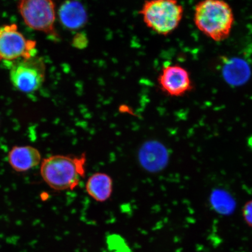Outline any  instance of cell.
<instances>
[{
	"label": "cell",
	"mask_w": 252,
	"mask_h": 252,
	"mask_svg": "<svg viewBox=\"0 0 252 252\" xmlns=\"http://www.w3.org/2000/svg\"><path fill=\"white\" fill-rule=\"evenodd\" d=\"M46 77V65L43 59L34 56L12 62L9 77L12 86L20 92H35L42 86Z\"/></svg>",
	"instance_id": "5"
},
{
	"label": "cell",
	"mask_w": 252,
	"mask_h": 252,
	"mask_svg": "<svg viewBox=\"0 0 252 252\" xmlns=\"http://www.w3.org/2000/svg\"><path fill=\"white\" fill-rule=\"evenodd\" d=\"M210 203L216 212L223 216L232 214L236 207L235 201L231 195L220 189H216L212 192Z\"/></svg>",
	"instance_id": "13"
},
{
	"label": "cell",
	"mask_w": 252,
	"mask_h": 252,
	"mask_svg": "<svg viewBox=\"0 0 252 252\" xmlns=\"http://www.w3.org/2000/svg\"><path fill=\"white\" fill-rule=\"evenodd\" d=\"M59 17L63 26L71 30L83 27L88 20L86 8L77 0H68L63 3L59 8Z\"/></svg>",
	"instance_id": "10"
},
{
	"label": "cell",
	"mask_w": 252,
	"mask_h": 252,
	"mask_svg": "<svg viewBox=\"0 0 252 252\" xmlns=\"http://www.w3.org/2000/svg\"><path fill=\"white\" fill-rule=\"evenodd\" d=\"M194 21L201 32L219 42L229 36L234 15L230 5L222 0H203L195 8Z\"/></svg>",
	"instance_id": "2"
},
{
	"label": "cell",
	"mask_w": 252,
	"mask_h": 252,
	"mask_svg": "<svg viewBox=\"0 0 252 252\" xmlns=\"http://www.w3.org/2000/svg\"><path fill=\"white\" fill-rule=\"evenodd\" d=\"M222 74L225 81L232 86H242L247 83L251 75L250 65L240 58L225 60Z\"/></svg>",
	"instance_id": "12"
},
{
	"label": "cell",
	"mask_w": 252,
	"mask_h": 252,
	"mask_svg": "<svg viewBox=\"0 0 252 252\" xmlns=\"http://www.w3.org/2000/svg\"><path fill=\"white\" fill-rule=\"evenodd\" d=\"M36 42L27 39L18 30L17 25L0 28V60L13 62L36 56Z\"/></svg>",
	"instance_id": "6"
},
{
	"label": "cell",
	"mask_w": 252,
	"mask_h": 252,
	"mask_svg": "<svg viewBox=\"0 0 252 252\" xmlns=\"http://www.w3.org/2000/svg\"><path fill=\"white\" fill-rule=\"evenodd\" d=\"M140 14L151 30L166 36L180 24L184 8L178 0H149L144 2Z\"/></svg>",
	"instance_id": "3"
},
{
	"label": "cell",
	"mask_w": 252,
	"mask_h": 252,
	"mask_svg": "<svg viewBox=\"0 0 252 252\" xmlns=\"http://www.w3.org/2000/svg\"><path fill=\"white\" fill-rule=\"evenodd\" d=\"M242 212L245 222L252 228V199L245 204Z\"/></svg>",
	"instance_id": "14"
},
{
	"label": "cell",
	"mask_w": 252,
	"mask_h": 252,
	"mask_svg": "<svg viewBox=\"0 0 252 252\" xmlns=\"http://www.w3.org/2000/svg\"><path fill=\"white\" fill-rule=\"evenodd\" d=\"M18 8L28 27L58 38L54 0H18Z\"/></svg>",
	"instance_id": "4"
},
{
	"label": "cell",
	"mask_w": 252,
	"mask_h": 252,
	"mask_svg": "<svg viewBox=\"0 0 252 252\" xmlns=\"http://www.w3.org/2000/svg\"><path fill=\"white\" fill-rule=\"evenodd\" d=\"M138 160L146 171L151 173L161 171L168 165L169 154L164 145L150 140L142 145L138 154Z\"/></svg>",
	"instance_id": "8"
},
{
	"label": "cell",
	"mask_w": 252,
	"mask_h": 252,
	"mask_svg": "<svg viewBox=\"0 0 252 252\" xmlns=\"http://www.w3.org/2000/svg\"><path fill=\"white\" fill-rule=\"evenodd\" d=\"M87 157L56 155L46 158L40 163L43 180L57 191L76 188L86 173Z\"/></svg>",
	"instance_id": "1"
},
{
	"label": "cell",
	"mask_w": 252,
	"mask_h": 252,
	"mask_svg": "<svg viewBox=\"0 0 252 252\" xmlns=\"http://www.w3.org/2000/svg\"><path fill=\"white\" fill-rule=\"evenodd\" d=\"M9 165L16 172H25L35 168L42 162L39 151L32 146H15L8 154Z\"/></svg>",
	"instance_id": "9"
},
{
	"label": "cell",
	"mask_w": 252,
	"mask_h": 252,
	"mask_svg": "<svg viewBox=\"0 0 252 252\" xmlns=\"http://www.w3.org/2000/svg\"><path fill=\"white\" fill-rule=\"evenodd\" d=\"M159 84L165 93L171 96H182L193 89L190 75L178 65L166 66L158 78Z\"/></svg>",
	"instance_id": "7"
},
{
	"label": "cell",
	"mask_w": 252,
	"mask_h": 252,
	"mask_svg": "<svg viewBox=\"0 0 252 252\" xmlns=\"http://www.w3.org/2000/svg\"><path fill=\"white\" fill-rule=\"evenodd\" d=\"M87 193L97 202L103 203L112 196L113 182L107 173L96 172L90 176L86 183Z\"/></svg>",
	"instance_id": "11"
}]
</instances>
